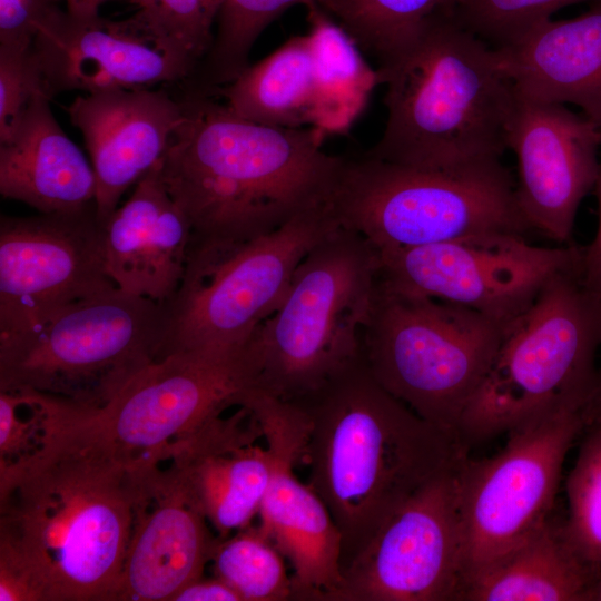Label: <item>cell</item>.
<instances>
[{"instance_id": "obj_1", "label": "cell", "mask_w": 601, "mask_h": 601, "mask_svg": "<svg viewBox=\"0 0 601 601\" xmlns=\"http://www.w3.org/2000/svg\"><path fill=\"white\" fill-rule=\"evenodd\" d=\"M42 446L0 466V555L21 564L41 601H117L141 456L81 410L48 396Z\"/></svg>"}, {"instance_id": "obj_2", "label": "cell", "mask_w": 601, "mask_h": 601, "mask_svg": "<svg viewBox=\"0 0 601 601\" xmlns=\"http://www.w3.org/2000/svg\"><path fill=\"white\" fill-rule=\"evenodd\" d=\"M175 87L183 117L160 176L190 244L255 238L329 200L345 158L326 154L316 130L256 124L213 93Z\"/></svg>"}, {"instance_id": "obj_3", "label": "cell", "mask_w": 601, "mask_h": 601, "mask_svg": "<svg viewBox=\"0 0 601 601\" xmlns=\"http://www.w3.org/2000/svg\"><path fill=\"white\" fill-rule=\"evenodd\" d=\"M309 486L342 536V572L411 495L467 455L387 392L362 358L297 402Z\"/></svg>"}, {"instance_id": "obj_4", "label": "cell", "mask_w": 601, "mask_h": 601, "mask_svg": "<svg viewBox=\"0 0 601 601\" xmlns=\"http://www.w3.org/2000/svg\"><path fill=\"white\" fill-rule=\"evenodd\" d=\"M386 121L365 156L423 168L501 159L514 89L495 51L453 16L378 65Z\"/></svg>"}, {"instance_id": "obj_5", "label": "cell", "mask_w": 601, "mask_h": 601, "mask_svg": "<svg viewBox=\"0 0 601 601\" xmlns=\"http://www.w3.org/2000/svg\"><path fill=\"white\" fill-rule=\"evenodd\" d=\"M378 265V250L341 226L317 243L249 341L253 387L293 403L359 362Z\"/></svg>"}, {"instance_id": "obj_6", "label": "cell", "mask_w": 601, "mask_h": 601, "mask_svg": "<svg viewBox=\"0 0 601 601\" xmlns=\"http://www.w3.org/2000/svg\"><path fill=\"white\" fill-rule=\"evenodd\" d=\"M600 346L601 306L583 286L580 260L554 276L505 326L489 371L461 417V442L467 446L509 434L562 411L583 412L597 377Z\"/></svg>"}, {"instance_id": "obj_7", "label": "cell", "mask_w": 601, "mask_h": 601, "mask_svg": "<svg viewBox=\"0 0 601 601\" xmlns=\"http://www.w3.org/2000/svg\"><path fill=\"white\" fill-rule=\"evenodd\" d=\"M328 205L341 227L378 252L532 229L501 159L423 168L345 158Z\"/></svg>"}, {"instance_id": "obj_8", "label": "cell", "mask_w": 601, "mask_h": 601, "mask_svg": "<svg viewBox=\"0 0 601 601\" xmlns=\"http://www.w3.org/2000/svg\"><path fill=\"white\" fill-rule=\"evenodd\" d=\"M165 318V306L118 287L71 303L27 329L0 335V391L100 408L159 359Z\"/></svg>"}, {"instance_id": "obj_9", "label": "cell", "mask_w": 601, "mask_h": 601, "mask_svg": "<svg viewBox=\"0 0 601 601\" xmlns=\"http://www.w3.org/2000/svg\"><path fill=\"white\" fill-rule=\"evenodd\" d=\"M504 328L470 307L395 289L378 279L363 359L387 392L459 439L461 417Z\"/></svg>"}, {"instance_id": "obj_10", "label": "cell", "mask_w": 601, "mask_h": 601, "mask_svg": "<svg viewBox=\"0 0 601 601\" xmlns=\"http://www.w3.org/2000/svg\"><path fill=\"white\" fill-rule=\"evenodd\" d=\"M338 226L327 201L255 238L190 244L183 280L164 305L159 359L244 349L282 303L302 259Z\"/></svg>"}, {"instance_id": "obj_11", "label": "cell", "mask_w": 601, "mask_h": 601, "mask_svg": "<svg viewBox=\"0 0 601 601\" xmlns=\"http://www.w3.org/2000/svg\"><path fill=\"white\" fill-rule=\"evenodd\" d=\"M584 426L582 411L558 412L509 433L497 454L461 461L457 503L465 577L551 518L565 456Z\"/></svg>"}, {"instance_id": "obj_12", "label": "cell", "mask_w": 601, "mask_h": 601, "mask_svg": "<svg viewBox=\"0 0 601 601\" xmlns=\"http://www.w3.org/2000/svg\"><path fill=\"white\" fill-rule=\"evenodd\" d=\"M378 279L395 289L460 304L506 326L582 247H540L515 234H489L378 252Z\"/></svg>"}, {"instance_id": "obj_13", "label": "cell", "mask_w": 601, "mask_h": 601, "mask_svg": "<svg viewBox=\"0 0 601 601\" xmlns=\"http://www.w3.org/2000/svg\"><path fill=\"white\" fill-rule=\"evenodd\" d=\"M461 461L387 518L343 570L328 601H459L465 578L457 503Z\"/></svg>"}, {"instance_id": "obj_14", "label": "cell", "mask_w": 601, "mask_h": 601, "mask_svg": "<svg viewBox=\"0 0 601 601\" xmlns=\"http://www.w3.org/2000/svg\"><path fill=\"white\" fill-rule=\"evenodd\" d=\"M254 383L248 345L230 354L176 352L138 373L105 406L81 412L119 447L161 462L170 444L236 407Z\"/></svg>"}, {"instance_id": "obj_15", "label": "cell", "mask_w": 601, "mask_h": 601, "mask_svg": "<svg viewBox=\"0 0 601 601\" xmlns=\"http://www.w3.org/2000/svg\"><path fill=\"white\" fill-rule=\"evenodd\" d=\"M96 205L76 213L1 216L0 335L116 287L105 262Z\"/></svg>"}, {"instance_id": "obj_16", "label": "cell", "mask_w": 601, "mask_h": 601, "mask_svg": "<svg viewBox=\"0 0 601 601\" xmlns=\"http://www.w3.org/2000/svg\"><path fill=\"white\" fill-rule=\"evenodd\" d=\"M505 139L518 158L516 195L531 228L569 242L579 206L598 180L601 129L564 105L514 92Z\"/></svg>"}, {"instance_id": "obj_17", "label": "cell", "mask_w": 601, "mask_h": 601, "mask_svg": "<svg viewBox=\"0 0 601 601\" xmlns=\"http://www.w3.org/2000/svg\"><path fill=\"white\" fill-rule=\"evenodd\" d=\"M32 49L50 98L144 89L185 81L193 69L166 51L134 17L114 21L56 6L39 24Z\"/></svg>"}, {"instance_id": "obj_18", "label": "cell", "mask_w": 601, "mask_h": 601, "mask_svg": "<svg viewBox=\"0 0 601 601\" xmlns=\"http://www.w3.org/2000/svg\"><path fill=\"white\" fill-rule=\"evenodd\" d=\"M171 470L140 457L117 601H173L203 578L218 535Z\"/></svg>"}, {"instance_id": "obj_19", "label": "cell", "mask_w": 601, "mask_h": 601, "mask_svg": "<svg viewBox=\"0 0 601 601\" xmlns=\"http://www.w3.org/2000/svg\"><path fill=\"white\" fill-rule=\"evenodd\" d=\"M254 413L238 405L170 444L161 462L175 474L219 538L252 524L273 475L276 457Z\"/></svg>"}, {"instance_id": "obj_20", "label": "cell", "mask_w": 601, "mask_h": 601, "mask_svg": "<svg viewBox=\"0 0 601 601\" xmlns=\"http://www.w3.org/2000/svg\"><path fill=\"white\" fill-rule=\"evenodd\" d=\"M264 440L276 463L258 525L290 562L293 601H328L342 581V536L318 494L294 474L303 463L306 425L294 416H274Z\"/></svg>"}, {"instance_id": "obj_21", "label": "cell", "mask_w": 601, "mask_h": 601, "mask_svg": "<svg viewBox=\"0 0 601 601\" xmlns=\"http://www.w3.org/2000/svg\"><path fill=\"white\" fill-rule=\"evenodd\" d=\"M96 176V213L105 225L122 195L162 159L183 110L167 86L77 96L66 107Z\"/></svg>"}, {"instance_id": "obj_22", "label": "cell", "mask_w": 601, "mask_h": 601, "mask_svg": "<svg viewBox=\"0 0 601 601\" xmlns=\"http://www.w3.org/2000/svg\"><path fill=\"white\" fill-rule=\"evenodd\" d=\"M191 236L187 216L161 179L159 162L105 224L107 273L122 292L164 306L183 280Z\"/></svg>"}, {"instance_id": "obj_23", "label": "cell", "mask_w": 601, "mask_h": 601, "mask_svg": "<svg viewBox=\"0 0 601 601\" xmlns=\"http://www.w3.org/2000/svg\"><path fill=\"white\" fill-rule=\"evenodd\" d=\"M494 51L518 96L572 104L601 129V0Z\"/></svg>"}, {"instance_id": "obj_24", "label": "cell", "mask_w": 601, "mask_h": 601, "mask_svg": "<svg viewBox=\"0 0 601 601\" xmlns=\"http://www.w3.org/2000/svg\"><path fill=\"white\" fill-rule=\"evenodd\" d=\"M50 100L35 97L0 137V194L41 214L76 213L96 205V176L57 121Z\"/></svg>"}, {"instance_id": "obj_25", "label": "cell", "mask_w": 601, "mask_h": 601, "mask_svg": "<svg viewBox=\"0 0 601 601\" xmlns=\"http://www.w3.org/2000/svg\"><path fill=\"white\" fill-rule=\"evenodd\" d=\"M601 569L550 518L519 545L465 577L459 601H592Z\"/></svg>"}, {"instance_id": "obj_26", "label": "cell", "mask_w": 601, "mask_h": 601, "mask_svg": "<svg viewBox=\"0 0 601 601\" xmlns=\"http://www.w3.org/2000/svg\"><path fill=\"white\" fill-rule=\"evenodd\" d=\"M305 7L314 77L309 127L324 138L346 135L380 86V75L329 13L314 2Z\"/></svg>"}, {"instance_id": "obj_27", "label": "cell", "mask_w": 601, "mask_h": 601, "mask_svg": "<svg viewBox=\"0 0 601 601\" xmlns=\"http://www.w3.org/2000/svg\"><path fill=\"white\" fill-rule=\"evenodd\" d=\"M209 93L246 120L283 128L309 127L314 77L307 35L290 37L231 82Z\"/></svg>"}, {"instance_id": "obj_28", "label": "cell", "mask_w": 601, "mask_h": 601, "mask_svg": "<svg viewBox=\"0 0 601 601\" xmlns=\"http://www.w3.org/2000/svg\"><path fill=\"white\" fill-rule=\"evenodd\" d=\"M338 0H224L213 43L186 85L213 91L237 78L249 66V53L263 31L288 8L317 3L327 13Z\"/></svg>"}, {"instance_id": "obj_29", "label": "cell", "mask_w": 601, "mask_h": 601, "mask_svg": "<svg viewBox=\"0 0 601 601\" xmlns=\"http://www.w3.org/2000/svg\"><path fill=\"white\" fill-rule=\"evenodd\" d=\"M460 0H338L329 14L377 65L427 23L453 16Z\"/></svg>"}, {"instance_id": "obj_30", "label": "cell", "mask_w": 601, "mask_h": 601, "mask_svg": "<svg viewBox=\"0 0 601 601\" xmlns=\"http://www.w3.org/2000/svg\"><path fill=\"white\" fill-rule=\"evenodd\" d=\"M284 559L262 528L249 524L227 538L218 536L210 562L214 577L242 601H293L292 575Z\"/></svg>"}, {"instance_id": "obj_31", "label": "cell", "mask_w": 601, "mask_h": 601, "mask_svg": "<svg viewBox=\"0 0 601 601\" xmlns=\"http://www.w3.org/2000/svg\"><path fill=\"white\" fill-rule=\"evenodd\" d=\"M136 21L193 72L208 52L224 0H131ZM191 76V75H190Z\"/></svg>"}, {"instance_id": "obj_32", "label": "cell", "mask_w": 601, "mask_h": 601, "mask_svg": "<svg viewBox=\"0 0 601 601\" xmlns=\"http://www.w3.org/2000/svg\"><path fill=\"white\" fill-rule=\"evenodd\" d=\"M584 431L565 482L564 531L575 551L601 569V424L585 425Z\"/></svg>"}, {"instance_id": "obj_33", "label": "cell", "mask_w": 601, "mask_h": 601, "mask_svg": "<svg viewBox=\"0 0 601 601\" xmlns=\"http://www.w3.org/2000/svg\"><path fill=\"white\" fill-rule=\"evenodd\" d=\"M587 0H460L454 19L493 49L509 46L551 20L555 11Z\"/></svg>"}, {"instance_id": "obj_34", "label": "cell", "mask_w": 601, "mask_h": 601, "mask_svg": "<svg viewBox=\"0 0 601 601\" xmlns=\"http://www.w3.org/2000/svg\"><path fill=\"white\" fill-rule=\"evenodd\" d=\"M47 421L46 394L0 391V466L33 455L42 446Z\"/></svg>"}, {"instance_id": "obj_35", "label": "cell", "mask_w": 601, "mask_h": 601, "mask_svg": "<svg viewBox=\"0 0 601 601\" xmlns=\"http://www.w3.org/2000/svg\"><path fill=\"white\" fill-rule=\"evenodd\" d=\"M39 95L49 97L32 47L0 46V137Z\"/></svg>"}, {"instance_id": "obj_36", "label": "cell", "mask_w": 601, "mask_h": 601, "mask_svg": "<svg viewBox=\"0 0 601 601\" xmlns=\"http://www.w3.org/2000/svg\"><path fill=\"white\" fill-rule=\"evenodd\" d=\"M56 6L55 0H0V46L31 48L39 24Z\"/></svg>"}, {"instance_id": "obj_37", "label": "cell", "mask_w": 601, "mask_h": 601, "mask_svg": "<svg viewBox=\"0 0 601 601\" xmlns=\"http://www.w3.org/2000/svg\"><path fill=\"white\" fill-rule=\"evenodd\" d=\"M599 218L595 234L585 247H582L581 277L588 293L601 306V161L595 184Z\"/></svg>"}, {"instance_id": "obj_38", "label": "cell", "mask_w": 601, "mask_h": 601, "mask_svg": "<svg viewBox=\"0 0 601 601\" xmlns=\"http://www.w3.org/2000/svg\"><path fill=\"white\" fill-rule=\"evenodd\" d=\"M173 601H242L237 592L223 580L200 578L183 588Z\"/></svg>"}, {"instance_id": "obj_39", "label": "cell", "mask_w": 601, "mask_h": 601, "mask_svg": "<svg viewBox=\"0 0 601 601\" xmlns=\"http://www.w3.org/2000/svg\"><path fill=\"white\" fill-rule=\"evenodd\" d=\"M585 425L601 424V368L597 377L590 397L583 408Z\"/></svg>"}, {"instance_id": "obj_40", "label": "cell", "mask_w": 601, "mask_h": 601, "mask_svg": "<svg viewBox=\"0 0 601 601\" xmlns=\"http://www.w3.org/2000/svg\"><path fill=\"white\" fill-rule=\"evenodd\" d=\"M56 2H65L66 10L80 13V14H90L98 13L99 7L108 0H55Z\"/></svg>"}, {"instance_id": "obj_41", "label": "cell", "mask_w": 601, "mask_h": 601, "mask_svg": "<svg viewBox=\"0 0 601 601\" xmlns=\"http://www.w3.org/2000/svg\"><path fill=\"white\" fill-rule=\"evenodd\" d=\"M592 601H601V573L594 587Z\"/></svg>"}]
</instances>
